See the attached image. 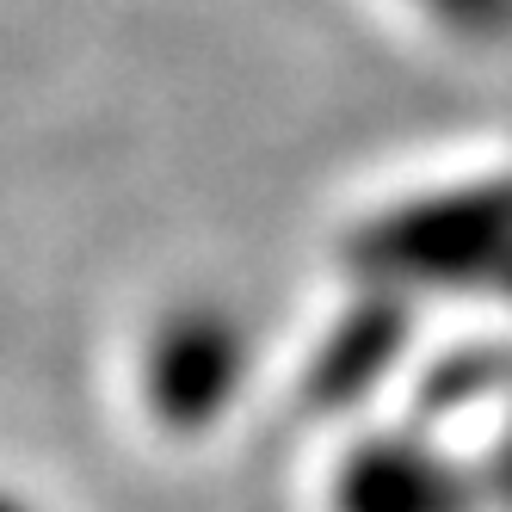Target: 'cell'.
I'll list each match as a JSON object with an SVG mask.
<instances>
[{"mask_svg":"<svg viewBox=\"0 0 512 512\" xmlns=\"http://www.w3.org/2000/svg\"><path fill=\"white\" fill-rule=\"evenodd\" d=\"M352 260L377 284H506L512 278V179L445 186L364 223Z\"/></svg>","mask_w":512,"mask_h":512,"instance_id":"obj_1","label":"cell"},{"mask_svg":"<svg viewBox=\"0 0 512 512\" xmlns=\"http://www.w3.org/2000/svg\"><path fill=\"white\" fill-rule=\"evenodd\" d=\"M241 377H247V340L223 309L167 315L149 340V358H142L149 408L173 432H204L235 401Z\"/></svg>","mask_w":512,"mask_h":512,"instance_id":"obj_2","label":"cell"},{"mask_svg":"<svg viewBox=\"0 0 512 512\" xmlns=\"http://www.w3.org/2000/svg\"><path fill=\"white\" fill-rule=\"evenodd\" d=\"M401 340H408V315H401V303L389 297V290L364 297L358 309L340 315L334 334L315 346V364H309V401H321V408L358 401V395L395 364Z\"/></svg>","mask_w":512,"mask_h":512,"instance_id":"obj_3","label":"cell"},{"mask_svg":"<svg viewBox=\"0 0 512 512\" xmlns=\"http://www.w3.org/2000/svg\"><path fill=\"white\" fill-rule=\"evenodd\" d=\"M340 512H463V488L432 451L383 438L352 451L340 475Z\"/></svg>","mask_w":512,"mask_h":512,"instance_id":"obj_4","label":"cell"},{"mask_svg":"<svg viewBox=\"0 0 512 512\" xmlns=\"http://www.w3.org/2000/svg\"><path fill=\"white\" fill-rule=\"evenodd\" d=\"M420 7L469 44H506L512 38V0H420Z\"/></svg>","mask_w":512,"mask_h":512,"instance_id":"obj_5","label":"cell"},{"mask_svg":"<svg viewBox=\"0 0 512 512\" xmlns=\"http://www.w3.org/2000/svg\"><path fill=\"white\" fill-rule=\"evenodd\" d=\"M488 494H494L500 506H512V432L500 438V451H494V463H488Z\"/></svg>","mask_w":512,"mask_h":512,"instance_id":"obj_6","label":"cell"},{"mask_svg":"<svg viewBox=\"0 0 512 512\" xmlns=\"http://www.w3.org/2000/svg\"><path fill=\"white\" fill-rule=\"evenodd\" d=\"M0 512H25V506H13V500H7V494H0Z\"/></svg>","mask_w":512,"mask_h":512,"instance_id":"obj_7","label":"cell"}]
</instances>
